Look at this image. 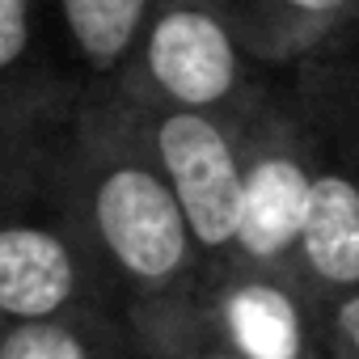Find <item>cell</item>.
Returning a JSON list of instances; mask_svg holds the SVG:
<instances>
[{
    "label": "cell",
    "instance_id": "obj_1",
    "mask_svg": "<svg viewBox=\"0 0 359 359\" xmlns=\"http://www.w3.org/2000/svg\"><path fill=\"white\" fill-rule=\"evenodd\" d=\"M60 169L123 313L199 287L195 233L123 89L85 93L64 131Z\"/></svg>",
    "mask_w": 359,
    "mask_h": 359
},
{
    "label": "cell",
    "instance_id": "obj_2",
    "mask_svg": "<svg viewBox=\"0 0 359 359\" xmlns=\"http://www.w3.org/2000/svg\"><path fill=\"white\" fill-rule=\"evenodd\" d=\"M68 123L60 131L0 144V321L5 325L123 317V304L64 187L60 144Z\"/></svg>",
    "mask_w": 359,
    "mask_h": 359
},
{
    "label": "cell",
    "instance_id": "obj_3",
    "mask_svg": "<svg viewBox=\"0 0 359 359\" xmlns=\"http://www.w3.org/2000/svg\"><path fill=\"white\" fill-rule=\"evenodd\" d=\"M271 81L275 72L250 55L229 0H152L114 89L148 106L245 114Z\"/></svg>",
    "mask_w": 359,
    "mask_h": 359
},
{
    "label": "cell",
    "instance_id": "obj_4",
    "mask_svg": "<svg viewBox=\"0 0 359 359\" xmlns=\"http://www.w3.org/2000/svg\"><path fill=\"white\" fill-rule=\"evenodd\" d=\"M313 165H317V123L304 76L300 68L275 72L250 118L241 233L233 262L275 275H300Z\"/></svg>",
    "mask_w": 359,
    "mask_h": 359
},
{
    "label": "cell",
    "instance_id": "obj_5",
    "mask_svg": "<svg viewBox=\"0 0 359 359\" xmlns=\"http://www.w3.org/2000/svg\"><path fill=\"white\" fill-rule=\"evenodd\" d=\"M300 76L317 123L300 275L321 296H338L359 287V55L313 60Z\"/></svg>",
    "mask_w": 359,
    "mask_h": 359
},
{
    "label": "cell",
    "instance_id": "obj_6",
    "mask_svg": "<svg viewBox=\"0 0 359 359\" xmlns=\"http://www.w3.org/2000/svg\"><path fill=\"white\" fill-rule=\"evenodd\" d=\"M135 110L152 144V156L161 161L177 203L187 212V224L203 258V275L229 266L237 258V233H241L254 106L245 114H212V110H173L135 102Z\"/></svg>",
    "mask_w": 359,
    "mask_h": 359
},
{
    "label": "cell",
    "instance_id": "obj_7",
    "mask_svg": "<svg viewBox=\"0 0 359 359\" xmlns=\"http://www.w3.org/2000/svg\"><path fill=\"white\" fill-rule=\"evenodd\" d=\"M85 93L55 0H0V144L64 127Z\"/></svg>",
    "mask_w": 359,
    "mask_h": 359
},
{
    "label": "cell",
    "instance_id": "obj_8",
    "mask_svg": "<svg viewBox=\"0 0 359 359\" xmlns=\"http://www.w3.org/2000/svg\"><path fill=\"white\" fill-rule=\"evenodd\" d=\"M245 359H338L321 292L304 275H275L229 262L195 287Z\"/></svg>",
    "mask_w": 359,
    "mask_h": 359
},
{
    "label": "cell",
    "instance_id": "obj_9",
    "mask_svg": "<svg viewBox=\"0 0 359 359\" xmlns=\"http://www.w3.org/2000/svg\"><path fill=\"white\" fill-rule=\"evenodd\" d=\"M229 9L266 72H296L359 43V0H229Z\"/></svg>",
    "mask_w": 359,
    "mask_h": 359
},
{
    "label": "cell",
    "instance_id": "obj_10",
    "mask_svg": "<svg viewBox=\"0 0 359 359\" xmlns=\"http://www.w3.org/2000/svg\"><path fill=\"white\" fill-rule=\"evenodd\" d=\"M152 0H55L60 30L85 89H106L123 76Z\"/></svg>",
    "mask_w": 359,
    "mask_h": 359
},
{
    "label": "cell",
    "instance_id": "obj_11",
    "mask_svg": "<svg viewBox=\"0 0 359 359\" xmlns=\"http://www.w3.org/2000/svg\"><path fill=\"white\" fill-rule=\"evenodd\" d=\"M127 330L144 359H245L199 292L127 309Z\"/></svg>",
    "mask_w": 359,
    "mask_h": 359
},
{
    "label": "cell",
    "instance_id": "obj_12",
    "mask_svg": "<svg viewBox=\"0 0 359 359\" xmlns=\"http://www.w3.org/2000/svg\"><path fill=\"white\" fill-rule=\"evenodd\" d=\"M0 359H144L127 313L123 317H68L18 321L0 330Z\"/></svg>",
    "mask_w": 359,
    "mask_h": 359
},
{
    "label": "cell",
    "instance_id": "obj_13",
    "mask_svg": "<svg viewBox=\"0 0 359 359\" xmlns=\"http://www.w3.org/2000/svg\"><path fill=\"white\" fill-rule=\"evenodd\" d=\"M325 304V330L334 342L338 359H359V287L338 292V296H321Z\"/></svg>",
    "mask_w": 359,
    "mask_h": 359
}]
</instances>
